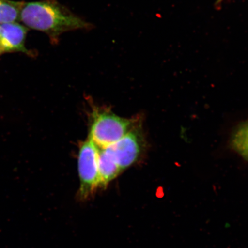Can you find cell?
<instances>
[{
  "mask_svg": "<svg viewBox=\"0 0 248 248\" xmlns=\"http://www.w3.org/2000/svg\"><path fill=\"white\" fill-rule=\"evenodd\" d=\"M20 20L27 27L41 31L56 45L64 33L89 30L93 25L73 13L58 0L24 2Z\"/></svg>",
  "mask_w": 248,
  "mask_h": 248,
  "instance_id": "obj_1",
  "label": "cell"
},
{
  "mask_svg": "<svg viewBox=\"0 0 248 248\" xmlns=\"http://www.w3.org/2000/svg\"><path fill=\"white\" fill-rule=\"evenodd\" d=\"M137 120L117 116L109 110H94L89 138L98 148L112 145L131 131Z\"/></svg>",
  "mask_w": 248,
  "mask_h": 248,
  "instance_id": "obj_2",
  "label": "cell"
},
{
  "mask_svg": "<svg viewBox=\"0 0 248 248\" xmlns=\"http://www.w3.org/2000/svg\"><path fill=\"white\" fill-rule=\"evenodd\" d=\"M98 150L99 148L89 138L80 147L78 155L80 187L77 194V198L79 201L91 199L100 188Z\"/></svg>",
  "mask_w": 248,
  "mask_h": 248,
  "instance_id": "obj_3",
  "label": "cell"
},
{
  "mask_svg": "<svg viewBox=\"0 0 248 248\" xmlns=\"http://www.w3.org/2000/svg\"><path fill=\"white\" fill-rule=\"evenodd\" d=\"M122 171L137 162L145 148L140 124L133 128L115 143L107 147Z\"/></svg>",
  "mask_w": 248,
  "mask_h": 248,
  "instance_id": "obj_4",
  "label": "cell"
},
{
  "mask_svg": "<svg viewBox=\"0 0 248 248\" xmlns=\"http://www.w3.org/2000/svg\"><path fill=\"white\" fill-rule=\"evenodd\" d=\"M1 27L0 45L4 52L21 51L29 53L24 45L27 32L26 27L16 22L2 24Z\"/></svg>",
  "mask_w": 248,
  "mask_h": 248,
  "instance_id": "obj_5",
  "label": "cell"
},
{
  "mask_svg": "<svg viewBox=\"0 0 248 248\" xmlns=\"http://www.w3.org/2000/svg\"><path fill=\"white\" fill-rule=\"evenodd\" d=\"M98 166L100 188H106L109 183L122 172L108 147L99 148Z\"/></svg>",
  "mask_w": 248,
  "mask_h": 248,
  "instance_id": "obj_6",
  "label": "cell"
},
{
  "mask_svg": "<svg viewBox=\"0 0 248 248\" xmlns=\"http://www.w3.org/2000/svg\"><path fill=\"white\" fill-rule=\"evenodd\" d=\"M23 2L0 0V23L16 22L20 20Z\"/></svg>",
  "mask_w": 248,
  "mask_h": 248,
  "instance_id": "obj_7",
  "label": "cell"
},
{
  "mask_svg": "<svg viewBox=\"0 0 248 248\" xmlns=\"http://www.w3.org/2000/svg\"><path fill=\"white\" fill-rule=\"evenodd\" d=\"M232 147L248 160V121L238 127L232 135Z\"/></svg>",
  "mask_w": 248,
  "mask_h": 248,
  "instance_id": "obj_8",
  "label": "cell"
},
{
  "mask_svg": "<svg viewBox=\"0 0 248 248\" xmlns=\"http://www.w3.org/2000/svg\"><path fill=\"white\" fill-rule=\"evenodd\" d=\"M4 52V51H3V49L1 47V45H0V55H1L2 53Z\"/></svg>",
  "mask_w": 248,
  "mask_h": 248,
  "instance_id": "obj_9",
  "label": "cell"
},
{
  "mask_svg": "<svg viewBox=\"0 0 248 248\" xmlns=\"http://www.w3.org/2000/svg\"><path fill=\"white\" fill-rule=\"evenodd\" d=\"M1 27L0 26V39H1Z\"/></svg>",
  "mask_w": 248,
  "mask_h": 248,
  "instance_id": "obj_10",
  "label": "cell"
},
{
  "mask_svg": "<svg viewBox=\"0 0 248 248\" xmlns=\"http://www.w3.org/2000/svg\"><path fill=\"white\" fill-rule=\"evenodd\" d=\"M222 1V0H218V1L219 2H220Z\"/></svg>",
  "mask_w": 248,
  "mask_h": 248,
  "instance_id": "obj_11",
  "label": "cell"
}]
</instances>
